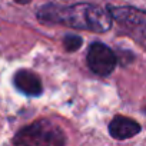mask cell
Masks as SVG:
<instances>
[{"label": "cell", "mask_w": 146, "mask_h": 146, "mask_svg": "<svg viewBox=\"0 0 146 146\" xmlns=\"http://www.w3.org/2000/svg\"><path fill=\"white\" fill-rule=\"evenodd\" d=\"M139 132H140V125L136 120L126 116H116L109 123V133L112 135V137L117 140L133 137Z\"/></svg>", "instance_id": "obj_5"}, {"label": "cell", "mask_w": 146, "mask_h": 146, "mask_svg": "<svg viewBox=\"0 0 146 146\" xmlns=\"http://www.w3.org/2000/svg\"><path fill=\"white\" fill-rule=\"evenodd\" d=\"M64 142L63 132L46 120L22 129L15 137V143L17 145H63Z\"/></svg>", "instance_id": "obj_2"}, {"label": "cell", "mask_w": 146, "mask_h": 146, "mask_svg": "<svg viewBox=\"0 0 146 146\" xmlns=\"http://www.w3.org/2000/svg\"><path fill=\"white\" fill-rule=\"evenodd\" d=\"M13 80H15V86L27 96H39L43 92V86L39 76L32 70L23 69V70L16 72Z\"/></svg>", "instance_id": "obj_4"}, {"label": "cell", "mask_w": 146, "mask_h": 146, "mask_svg": "<svg viewBox=\"0 0 146 146\" xmlns=\"http://www.w3.org/2000/svg\"><path fill=\"white\" fill-rule=\"evenodd\" d=\"M109 15L120 25L137 27L145 25V12L133 7H109Z\"/></svg>", "instance_id": "obj_6"}, {"label": "cell", "mask_w": 146, "mask_h": 146, "mask_svg": "<svg viewBox=\"0 0 146 146\" xmlns=\"http://www.w3.org/2000/svg\"><path fill=\"white\" fill-rule=\"evenodd\" d=\"M60 23L75 29H89L103 33L112 27V16L99 6L80 3L70 7L62 6Z\"/></svg>", "instance_id": "obj_1"}, {"label": "cell", "mask_w": 146, "mask_h": 146, "mask_svg": "<svg viewBox=\"0 0 146 146\" xmlns=\"http://www.w3.org/2000/svg\"><path fill=\"white\" fill-rule=\"evenodd\" d=\"M88 66L90 70L99 76H108L115 70L116 66V54L103 43H92L88 50Z\"/></svg>", "instance_id": "obj_3"}, {"label": "cell", "mask_w": 146, "mask_h": 146, "mask_svg": "<svg viewBox=\"0 0 146 146\" xmlns=\"http://www.w3.org/2000/svg\"><path fill=\"white\" fill-rule=\"evenodd\" d=\"M16 3H20V5H26V3H29V2H32V0H15Z\"/></svg>", "instance_id": "obj_8"}, {"label": "cell", "mask_w": 146, "mask_h": 146, "mask_svg": "<svg viewBox=\"0 0 146 146\" xmlns=\"http://www.w3.org/2000/svg\"><path fill=\"white\" fill-rule=\"evenodd\" d=\"M63 43H64V49L67 52H75V50H78L82 46V39L79 36L70 35V36H66L64 37Z\"/></svg>", "instance_id": "obj_7"}]
</instances>
